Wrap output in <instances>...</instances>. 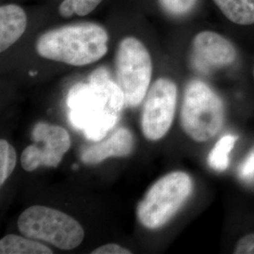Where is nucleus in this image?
<instances>
[{"label":"nucleus","mask_w":254,"mask_h":254,"mask_svg":"<svg viewBox=\"0 0 254 254\" xmlns=\"http://www.w3.org/2000/svg\"><path fill=\"white\" fill-rule=\"evenodd\" d=\"M91 254H131V251L125 249L118 244L110 243L95 249L91 252Z\"/></svg>","instance_id":"obj_20"},{"label":"nucleus","mask_w":254,"mask_h":254,"mask_svg":"<svg viewBox=\"0 0 254 254\" xmlns=\"http://www.w3.org/2000/svg\"><path fill=\"white\" fill-rule=\"evenodd\" d=\"M180 121L188 136L197 142H205L224 125L223 102L205 82L193 79L185 89Z\"/></svg>","instance_id":"obj_3"},{"label":"nucleus","mask_w":254,"mask_h":254,"mask_svg":"<svg viewBox=\"0 0 254 254\" xmlns=\"http://www.w3.org/2000/svg\"><path fill=\"white\" fill-rule=\"evenodd\" d=\"M27 14L20 6L8 4L0 8V51L4 52L26 31Z\"/></svg>","instance_id":"obj_11"},{"label":"nucleus","mask_w":254,"mask_h":254,"mask_svg":"<svg viewBox=\"0 0 254 254\" xmlns=\"http://www.w3.org/2000/svg\"><path fill=\"white\" fill-rule=\"evenodd\" d=\"M17 225L23 236L65 251L77 248L85 236L84 229L76 219L44 205L26 209L20 215Z\"/></svg>","instance_id":"obj_5"},{"label":"nucleus","mask_w":254,"mask_h":254,"mask_svg":"<svg viewBox=\"0 0 254 254\" xmlns=\"http://www.w3.org/2000/svg\"><path fill=\"white\" fill-rule=\"evenodd\" d=\"M177 104V87L166 77L158 78L146 94L141 115V130L147 139L162 138L173 125Z\"/></svg>","instance_id":"obj_7"},{"label":"nucleus","mask_w":254,"mask_h":254,"mask_svg":"<svg viewBox=\"0 0 254 254\" xmlns=\"http://www.w3.org/2000/svg\"><path fill=\"white\" fill-rule=\"evenodd\" d=\"M236 140L237 136L233 135H226L218 139L216 145L211 150L207 158L210 168L218 172L227 170L230 164L229 155L234 149Z\"/></svg>","instance_id":"obj_14"},{"label":"nucleus","mask_w":254,"mask_h":254,"mask_svg":"<svg viewBox=\"0 0 254 254\" xmlns=\"http://www.w3.org/2000/svg\"><path fill=\"white\" fill-rule=\"evenodd\" d=\"M34 144L27 146L21 155V165L27 172L40 166L56 168L71 148V138L64 127L40 122L31 134Z\"/></svg>","instance_id":"obj_8"},{"label":"nucleus","mask_w":254,"mask_h":254,"mask_svg":"<svg viewBox=\"0 0 254 254\" xmlns=\"http://www.w3.org/2000/svg\"><path fill=\"white\" fill-rule=\"evenodd\" d=\"M116 79L124 93L125 105L136 108L144 100L151 83L153 64L146 46L135 37L120 43L116 53Z\"/></svg>","instance_id":"obj_6"},{"label":"nucleus","mask_w":254,"mask_h":254,"mask_svg":"<svg viewBox=\"0 0 254 254\" xmlns=\"http://www.w3.org/2000/svg\"><path fill=\"white\" fill-rule=\"evenodd\" d=\"M162 9L173 16H183L190 12L197 0H158Z\"/></svg>","instance_id":"obj_17"},{"label":"nucleus","mask_w":254,"mask_h":254,"mask_svg":"<svg viewBox=\"0 0 254 254\" xmlns=\"http://www.w3.org/2000/svg\"><path fill=\"white\" fill-rule=\"evenodd\" d=\"M67 105L73 127L94 141L101 140L116 126L126 106L123 91L104 67L91 73L88 83L73 86Z\"/></svg>","instance_id":"obj_1"},{"label":"nucleus","mask_w":254,"mask_h":254,"mask_svg":"<svg viewBox=\"0 0 254 254\" xmlns=\"http://www.w3.org/2000/svg\"><path fill=\"white\" fill-rule=\"evenodd\" d=\"M1 254H52L47 246L35 239L22 237L16 235H8L0 240Z\"/></svg>","instance_id":"obj_13"},{"label":"nucleus","mask_w":254,"mask_h":254,"mask_svg":"<svg viewBox=\"0 0 254 254\" xmlns=\"http://www.w3.org/2000/svg\"><path fill=\"white\" fill-rule=\"evenodd\" d=\"M101 2L102 0H64L59 7V12L64 18H69L74 14L85 16L91 13Z\"/></svg>","instance_id":"obj_15"},{"label":"nucleus","mask_w":254,"mask_h":254,"mask_svg":"<svg viewBox=\"0 0 254 254\" xmlns=\"http://www.w3.org/2000/svg\"><path fill=\"white\" fill-rule=\"evenodd\" d=\"M235 254H254V234L241 237L236 243Z\"/></svg>","instance_id":"obj_19"},{"label":"nucleus","mask_w":254,"mask_h":254,"mask_svg":"<svg viewBox=\"0 0 254 254\" xmlns=\"http://www.w3.org/2000/svg\"><path fill=\"white\" fill-rule=\"evenodd\" d=\"M237 52L226 38L214 31H201L192 42V63L202 73L227 67L236 62Z\"/></svg>","instance_id":"obj_9"},{"label":"nucleus","mask_w":254,"mask_h":254,"mask_svg":"<svg viewBox=\"0 0 254 254\" xmlns=\"http://www.w3.org/2000/svg\"><path fill=\"white\" fill-rule=\"evenodd\" d=\"M221 12L237 25L254 24V0H214Z\"/></svg>","instance_id":"obj_12"},{"label":"nucleus","mask_w":254,"mask_h":254,"mask_svg":"<svg viewBox=\"0 0 254 254\" xmlns=\"http://www.w3.org/2000/svg\"><path fill=\"white\" fill-rule=\"evenodd\" d=\"M16 152L5 139L0 140V186L9 177L16 166Z\"/></svg>","instance_id":"obj_16"},{"label":"nucleus","mask_w":254,"mask_h":254,"mask_svg":"<svg viewBox=\"0 0 254 254\" xmlns=\"http://www.w3.org/2000/svg\"><path fill=\"white\" fill-rule=\"evenodd\" d=\"M194 183L185 172L168 173L146 192L136 208L139 223L149 230L163 227L190 199Z\"/></svg>","instance_id":"obj_4"},{"label":"nucleus","mask_w":254,"mask_h":254,"mask_svg":"<svg viewBox=\"0 0 254 254\" xmlns=\"http://www.w3.org/2000/svg\"><path fill=\"white\" fill-rule=\"evenodd\" d=\"M238 175L245 181L254 180V150L247 155L238 168Z\"/></svg>","instance_id":"obj_18"},{"label":"nucleus","mask_w":254,"mask_h":254,"mask_svg":"<svg viewBox=\"0 0 254 254\" xmlns=\"http://www.w3.org/2000/svg\"><path fill=\"white\" fill-rule=\"evenodd\" d=\"M109 34L94 23H79L57 27L38 39L36 51L41 57L84 66L98 62L108 52Z\"/></svg>","instance_id":"obj_2"},{"label":"nucleus","mask_w":254,"mask_h":254,"mask_svg":"<svg viewBox=\"0 0 254 254\" xmlns=\"http://www.w3.org/2000/svg\"><path fill=\"white\" fill-rule=\"evenodd\" d=\"M134 137L127 128H119L107 139L87 147L81 154L83 163L95 165L109 157H125L132 153Z\"/></svg>","instance_id":"obj_10"}]
</instances>
